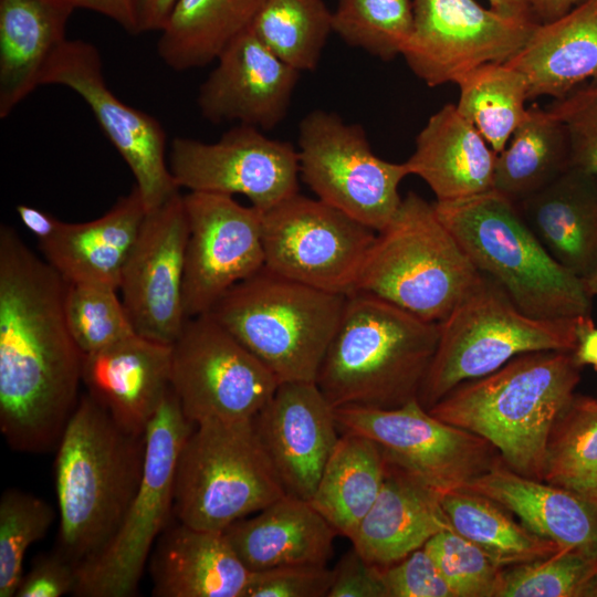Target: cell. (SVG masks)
Listing matches in <instances>:
<instances>
[{"instance_id": "obj_1", "label": "cell", "mask_w": 597, "mask_h": 597, "mask_svg": "<svg viewBox=\"0 0 597 597\" xmlns=\"http://www.w3.org/2000/svg\"><path fill=\"white\" fill-rule=\"evenodd\" d=\"M69 283L0 227V430L11 449H56L80 397L84 354L69 328Z\"/></svg>"}, {"instance_id": "obj_2", "label": "cell", "mask_w": 597, "mask_h": 597, "mask_svg": "<svg viewBox=\"0 0 597 597\" xmlns=\"http://www.w3.org/2000/svg\"><path fill=\"white\" fill-rule=\"evenodd\" d=\"M580 368L569 352L522 354L458 385L428 411L488 440L511 470L543 481L547 440L575 396Z\"/></svg>"}, {"instance_id": "obj_3", "label": "cell", "mask_w": 597, "mask_h": 597, "mask_svg": "<svg viewBox=\"0 0 597 597\" xmlns=\"http://www.w3.org/2000/svg\"><path fill=\"white\" fill-rule=\"evenodd\" d=\"M146 433L121 429L87 394L80 397L56 447V551L77 567L117 532L144 472Z\"/></svg>"}, {"instance_id": "obj_4", "label": "cell", "mask_w": 597, "mask_h": 597, "mask_svg": "<svg viewBox=\"0 0 597 597\" xmlns=\"http://www.w3.org/2000/svg\"><path fill=\"white\" fill-rule=\"evenodd\" d=\"M439 336V323L354 291L347 295L316 384L334 408L400 407L418 398Z\"/></svg>"}, {"instance_id": "obj_5", "label": "cell", "mask_w": 597, "mask_h": 597, "mask_svg": "<svg viewBox=\"0 0 597 597\" xmlns=\"http://www.w3.org/2000/svg\"><path fill=\"white\" fill-rule=\"evenodd\" d=\"M434 207L474 266L524 314L545 320L591 315L584 280L549 254L506 197L493 189Z\"/></svg>"}, {"instance_id": "obj_6", "label": "cell", "mask_w": 597, "mask_h": 597, "mask_svg": "<svg viewBox=\"0 0 597 597\" xmlns=\"http://www.w3.org/2000/svg\"><path fill=\"white\" fill-rule=\"evenodd\" d=\"M482 273L439 218L434 202L409 191L367 252L355 291L441 323Z\"/></svg>"}, {"instance_id": "obj_7", "label": "cell", "mask_w": 597, "mask_h": 597, "mask_svg": "<svg viewBox=\"0 0 597 597\" xmlns=\"http://www.w3.org/2000/svg\"><path fill=\"white\" fill-rule=\"evenodd\" d=\"M346 298L263 268L232 286L208 314L279 383H316Z\"/></svg>"}, {"instance_id": "obj_8", "label": "cell", "mask_w": 597, "mask_h": 597, "mask_svg": "<svg viewBox=\"0 0 597 597\" xmlns=\"http://www.w3.org/2000/svg\"><path fill=\"white\" fill-rule=\"evenodd\" d=\"M285 494L253 419L201 422L185 441L174 483L179 522L224 531Z\"/></svg>"}, {"instance_id": "obj_9", "label": "cell", "mask_w": 597, "mask_h": 597, "mask_svg": "<svg viewBox=\"0 0 597 597\" xmlns=\"http://www.w3.org/2000/svg\"><path fill=\"white\" fill-rule=\"evenodd\" d=\"M577 318H535L482 274L478 285L440 326L438 346L418 400L429 409L458 385L489 375L533 352L573 353Z\"/></svg>"}, {"instance_id": "obj_10", "label": "cell", "mask_w": 597, "mask_h": 597, "mask_svg": "<svg viewBox=\"0 0 597 597\" xmlns=\"http://www.w3.org/2000/svg\"><path fill=\"white\" fill-rule=\"evenodd\" d=\"M193 428L170 389L146 430V459L139 488L108 544L77 567L73 595H136L146 562L174 514L176 465Z\"/></svg>"}, {"instance_id": "obj_11", "label": "cell", "mask_w": 597, "mask_h": 597, "mask_svg": "<svg viewBox=\"0 0 597 597\" xmlns=\"http://www.w3.org/2000/svg\"><path fill=\"white\" fill-rule=\"evenodd\" d=\"M297 155L300 177L317 199L376 232L396 213L409 169L378 157L360 125L313 109L298 124Z\"/></svg>"}, {"instance_id": "obj_12", "label": "cell", "mask_w": 597, "mask_h": 597, "mask_svg": "<svg viewBox=\"0 0 597 597\" xmlns=\"http://www.w3.org/2000/svg\"><path fill=\"white\" fill-rule=\"evenodd\" d=\"M334 413L341 432L375 441L389 463L441 496L504 463L492 443L436 418L418 398L391 409L343 406Z\"/></svg>"}, {"instance_id": "obj_13", "label": "cell", "mask_w": 597, "mask_h": 597, "mask_svg": "<svg viewBox=\"0 0 597 597\" xmlns=\"http://www.w3.org/2000/svg\"><path fill=\"white\" fill-rule=\"evenodd\" d=\"M279 384L210 314L187 318L171 344V389L195 426L210 420H251Z\"/></svg>"}, {"instance_id": "obj_14", "label": "cell", "mask_w": 597, "mask_h": 597, "mask_svg": "<svg viewBox=\"0 0 597 597\" xmlns=\"http://www.w3.org/2000/svg\"><path fill=\"white\" fill-rule=\"evenodd\" d=\"M376 231L298 192L262 212L264 268L323 291L348 295Z\"/></svg>"}, {"instance_id": "obj_15", "label": "cell", "mask_w": 597, "mask_h": 597, "mask_svg": "<svg viewBox=\"0 0 597 597\" xmlns=\"http://www.w3.org/2000/svg\"><path fill=\"white\" fill-rule=\"evenodd\" d=\"M41 85H60L87 104L102 132L129 167L146 210L179 192L169 169L167 135L151 115L132 107L107 86L97 48L69 40L49 61Z\"/></svg>"}, {"instance_id": "obj_16", "label": "cell", "mask_w": 597, "mask_h": 597, "mask_svg": "<svg viewBox=\"0 0 597 597\" xmlns=\"http://www.w3.org/2000/svg\"><path fill=\"white\" fill-rule=\"evenodd\" d=\"M178 188L241 195L264 212L298 192V155L291 143L238 124L219 140L175 137L168 151Z\"/></svg>"}, {"instance_id": "obj_17", "label": "cell", "mask_w": 597, "mask_h": 597, "mask_svg": "<svg viewBox=\"0 0 597 597\" xmlns=\"http://www.w3.org/2000/svg\"><path fill=\"white\" fill-rule=\"evenodd\" d=\"M412 30L401 55L428 86L454 83L486 63H504L538 23L485 9L475 0H412Z\"/></svg>"}, {"instance_id": "obj_18", "label": "cell", "mask_w": 597, "mask_h": 597, "mask_svg": "<svg viewBox=\"0 0 597 597\" xmlns=\"http://www.w3.org/2000/svg\"><path fill=\"white\" fill-rule=\"evenodd\" d=\"M184 276L187 318L208 314L237 283L264 268L262 211L233 196L189 191Z\"/></svg>"}, {"instance_id": "obj_19", "label": "cell", "mask_w": 597, "mask_h": 597, "mask_svg": "<svg viewBox=\"0 0 597 597\" xmlns=\"http://www.w3.org/2000/svg\"><path fill=\"white\" fill-rule=\"evenodd\" d=\"M188 222L184 195L147 211L124 264L118 292L135 332L172 344L187 317L184 276Z\"/></svg>"}, {"instance_id": "obj_20", "label": "cell", "mask_w": 597, "mask_h": 597, "mask_svg": "<svg viewBox=\"0 0 597 597\" xmlns=\"http://www.w3.org/2000/svg\"><path fill=\"white\" fill-rule=\"evenodd\" d=\"M253 423L285 492L311 501L341 437L334 407L317 384L280 383Z\"/></svg>"}, {"instance_id": "obj_21", "label": "cell", "mask_w": 597, "mask_h": 597, "mask_svg": "<svg viewBox=\"0 0 597 597\" xmlns=\"http://www.w3.org/2000/svg\"><path fill=\"white\" fill-rule=\"evenodd\" d=\"M216 61L197 97L208 122L269 130L285 118L301 72L275 56L251 29L235 36Z\"/></svg>"}, {"instance_id": "obj_22", "label": "cell", "mask_w": 597, "mask_h": 597, "mask_svg": "<svg viewBox=\"0 0 597 597\" xmlns=\"http://www.w3.org/2000/svg\"><path fill=\"white\" fill-rule=\"evenodd\" d=\"M82 385L121 429L145 434L171 389V344L136 333L84 355Z\"/></svg>"}, {"instance_id": "obj_23", "label": "cell", "mask_w": 597, "mask_h": 597, "mask_svg": "<svg viewBox=\"0 0 597 597\" xmlns=\"http://www.w3.org/2000/svg\"><path fill=\"white\" fill-rule=\"evenodd\" d=\"M149 569L156 597H245L251 578L224 531L181 522L161 533Z\"/></svg>"}, {"instance_id": "obj_24", "label": "cell", "mask_w": 597, "mask_h": 597, "mask_svg": "<svg viewBox=\"0 0 597 597\" xmlns=\"http://www.w3.org/2000/svg\"><path fill=\"white\" fill-rule=\"evenodd\" d=\"M449 528L441 495L387 461L379 494L350 542L364 559L384 568Z\"/></svg>"}, {"instance_id": "obj_25", "label": "cell", "mask_w": 597, "mask_h": 597, "mask_svg": "<svg viewBox=\"0 0 597 597\" xmlns=\"http://www.w3.org/2000/svg\"><path fill=\"white\" fill-rule=\"evenodd\" d=\"M147 213L134 186L103 216L86 222L62 221L38 242L44 260L70 284H98L118 290L124 264Z\"/></svg>"}, {"instance_id": "obj_26", "label": "cell", "mask_w": 597, "mask_h": 597, "mask_svg": "<svg viewBox=\"0 0 597 597\" xmlns=\"http://www.w3.org/2000/svg\"><path fill=\"white\" fill-rule=\"evenodd\" d=\"M514 514L562 548L597 559V504L566 489L516 473L504 463L467 488Z\"/></svg>"}, {"instance_id": "obj_27", "label": "cell", "mask_w": 597, "mask_h": 597, "mask_svg": "<svg viewBox=\"0 0 597 597\" xmlns=\"http://www.w3.org/2000/svg\"><path fill=\"white\" fill-rule=\"evenodd\" d=\"M496 153L453 104L432 114L416 137L406 163L437 201H451L493 190Z\"/></svg>"}, {"instance_id": "obj_28", "label": "cell", "mask_w": 597, "mask_h": 597, "mask_svg": "<svg viewBox=\"0 0 597 597\" xmlns=\"http://www.w3.org/2000/svg\"><path fill=\"white\" fill-rule=\"evenodd\" d=\"M516 206L561 265L582 280L597 270V175L568 168Z\"/></svg>"}, {"instance_id": "obj_29", "label": "cell", "mask_w": 597, "mask_h": 597, "mask_svg": "<svg viewBox=\"0 0 597 597\" xmlns=\"http://www.w3.org/2000/svg\"><path fill=\"white\" fill-rule=\"evenodd\" d=\"M224 533L251 572L292 564L326 565L338 535L310 501L287 493Z\"/></svg>"}, {"instance_id": "obj_30", "label": "cell", "mask_w": 597, "mask_h": 597, "mask_svg": "<svg viewBox=\"0 0 597 597\" xmlns=\"http://www.w3.org/2000/svg\"><path fill=\"white\" fill-rule=\"evenodd\" d=\"M73 10L67 0H0V118L41 86Z\"/></svg>"}, {"instance_id": "obj_31", "label": "cell", "mask_w": 597, "mask_h": 597, "mask_svg": "<svg viewBox=\"0 0 597 597\" xmlns=\"http://www.w3.org/2000/svg\"><path fill=\"white\" fill-rule=\"evenodd\" d=\"M504 63L524 74L528 100L561 98L597 78V0H585L563 17L538 23L525 45Z\"/></svg>"}, {"instance_id": "obj_32", "label": "cell", "mask_w": 597, "mask_h": 597, "mask_svg": "<svg viewBox=\"0 0 597 597\" xmlns=\"http://www.w3.org/2000/svg\"><path fill=\"white\" fill-rule=\"evenodd\" d=\"M266 0H178L160 31L157 52L171 70L203 67L250 29Z\"/></svg>"}, {"instance_id": "obj_33", "label": "cell", "mask_w": 597, "mask_h": 597, "mask_svg": "<svg viewBox=\"0 0 597 597\" xmlns=\"http://www.w3.org/2000/svg\"><path fill=\"white\" fill-rule=\"evenodd\" d=\"M386 468L375 441L342 432L310 502L338 535L350 540L379 494Z\"/></svg>"}, {"instance_id": "obj_34", "label": "cell", "mask_w": 597, "mask_h": 597, "mask_svg": "<svg viewBox=\"0 0 597 597\" xmlns=\"http://www.w3.org/2000/svg\"><path fill=\"white\" fill-rule=\"evenodd\" d=\"M569 168V145L562 123L533 105L496 154L493 189L515 205L542 190Z\"/></svg>"}, {"instance_id": "obj_35", "label": "cell", "mask_w": 597, "mask_h": 597, "mask_svg": "<svg viewBox=\"0 0 597 597\" xmlns=\"http://www.w3.org/2000/svg\"><path fill=\"white\" fill-rule=\"evenodd\" d=\"M441 505L451 527L503 568L542 559L562 549L514 520L493 500L473 491L461 489L443 494Z\"/></svg>"}, {"instance_id": "obj_36", "label": "cell", "mask_w": 597, "mask_h": 597, "mask_svg": "<svg viewBox=\"0 0 597 597\" xmlns=\"http://www.w3.org/2000/svg\"><path fill=\"white\" fill-rule=\"evenodd\" d=\"M457 85L459 113L499 154L526 115V77L505 63H486L467 73Z\"/></svg>"}, {"instance_id": "obj_37", "label": "cell", "mask_w": 597, "mask_h": 597, "mask_svg": "<svg viewBox=\"0 0 597 597\" xmlns=\"http://www.w3.org/2000/svg\"><path fill=\"white\" fill-rule=\"evenodd\" d=\"M543 481L597 504V398L576 395L554 422Z\"/></svg>"}, {"instance_id": "obj_38", "label": "cell", "mask_w": 597, "mask_h": 597, "mask_svg": "<svg viewBox=\"0 0 597 597\" xmlns=\"http://www.w3.org/2000/svg\"><path fill=\"white\" fill-rule=\"evenodd\" d=\"M250 29L287 65L314 71L333 32V12L323 0H266Z\"/></svg>"}, {"instance_id": "obj_39", "label": "cell", "mask_w": 597, "mask_h": 597, "mask_svg": "<svg viewBox=\"0 0 597 597\" xmlns=\"http://www.w3.org/2000/svg\"><path fill=\"white\" fill-rule=\"evenodd\" d=\"M413 22L412 0H337L333 32L383 60L401 55Z\"/></svg>"}, {"instance_id": "obj_40", "label": "cell", "mask_w": 597, "mask_h": 597, "mask_svg": "<svg viewBox=\"0 0 597 597\" xmlns=\"http://www.w3.org/2000/svg\"><path fill=\"white\" fill-rule=\"evenodd\" d=\"M54 509L31 493L7 489L0 500V597H15L28 548L55 520Z\"/></svg>"}, {"instance_id": "obj_41", "label": "cell", "mask_w": 597, "mask_h": 597, "mask_svg": "<svg viewBox=\"0 0 597 597\" xmlns=\"http://www.w3.org/2000/svg\"><path fill=\"white\" fill-rule=\"evenodd\" d=\"M597 559L562 548L533 562L504 567L494 597H585Z\"/></svg>"}, {"instance_id": "obj_42", "label": "cell", "mask_w": 597, "mask_h": 597, "mask_svg": "<svg viewBox=\"0 0 597 597\" xmlns=\"http://www.w3.org/2000/svg\"><path fill=\"white\" fill-rule=\"evenodd\" d=\"M65 313L71 334L84 355L136 334L117 289L70 284Z\"/></svg>"}, {"instance_id": "obj_43", "label": "cell", "mask_w": 597, "mask_h": 597, "mask_svg": "<svg viewBox=\"0 0 597 597\" xmlns=\"http://www.w3.org/2000/svg\"><path fill=\"white\" fill-rule=\"evenodd\" d=\"M423 548L453 597H494L503 567L476 544L449 528L433 535Z\"/></svg>"}, {"instance_id": "obj_44", "label": "cell", "mask_w": 597, "mask_h": 597, "mask_svg": "<svg viewBox=\"0 0 597 597\" xmlns=\"http://www.w3.org/2000/svg\"><path fill=\"white\" fill-rule=\"evenodd\" d=\"M546 108L565 128L569 168L597 175V78L555 98Z\"/></svg>"}, {"instance_id": "obj_45", "label": "cell", "mask_w": 597, "mask_h": 597, "mask_svg": "<svg viewBox=\"0 0 597 597\" xmlns=\"http://www.w3.org/2000/svg\"><path fill=\"white\" fill-rule=\"evenodd\" d=\"M332 583L326 565H284L251 572L245 597H327Z\"/></svg>"}, {"instance_id": "obj_46", "label": "cell", "mask_w": 597, "mask_h": 597, "mask_svg": "<svg viewBox=\"0 0 597 597\" xmlns=\"http://www.w3.org/2000/svg\"><path fill=\"white\" fill-rule=\"evenodd\" d=\"M386 597H453L432 558L423 547L380 568Z\"/></svg>"}, {"instance_id": "obj_47", "label": "cell", "mask_w": 597, "mask_h": 597, "mask_svg": "<svg viewBox=\"0 0 597 597\" xmlns=\"http://www.w3.org/2000/svg\"><path fill=\"white\" fill-rule=\"evenodd\" d=\"M76 584L77 566L55 549L34 559L15 597H61L73 594Z\"/></svg>"}, {"instance_id": "obj_48", "label": "cell", "mask_w": 597, "mask_h": 597, "mask_svg": "<svg viewBox=\"0 0 597 597\" xmlns=\"http://www.w3.org/2000/svg\"><path fill=\"white\" fill-rule=\"evenodd\" d=\"M327 597H386L380 568L369 564L353 547L333 569Z\"/></svg>"}, {"instance_id": "obj_49", "label": "cell", "mask_w": 597, "mask_h": 597, "mask_svg": "<svg viewBox=\"0 0 597 597\" xmlns=\"http://www.w3.org/2000/svg\"><path fill=\"white\" fill-rule=\"evenodd\" d=\"M74 9H86L115 21L125 31L136 34L134 0H67Z\"/></svg>"}, {"instance_id": "obj_50", "label": "cell", "mask_w": 597, "mask_h": 597, "mask_svg": "<svg viewBox=\"0 0 597 597\" xmlns=\"http://www.w3.org/2000/svg\"><path fill=\"white\" fill-rule=\"evenodd\" d=\"M178 0H134L136 34L160 32Z\"/></svg>"}, {"instance_id": "obj_51", "label": "cell", "mask_w": 597, "mask_h": 597, "mask_svg": "<svg viewBox=\"0 0 597 597\" xmlns=\"http://www.w3.org/2000/svg\"><path fill=\"white\" fill-rule=\"evenodd\" d=\"M576 346L573 357L579 367L591 366L597 371V326L591 315L579 316L576 323Z\"/></svg>"}, {"instance_id": "obj_52", "label": "cell", "mask_w": 597, "mask_h": 597, "mask_svg": "<svg viewBox=\"0 0 597 597\" xmlns=\"http://www.w3.org/2000/svg\"><path fill=\"white\" fill-rule=\"evenodd\" d=\"M15 211L22 224L32 232L38 242L52 237L62 222L46 211L23 203L18 205Z\"/></svg>"}, {"instance_id": "obj_53", "label": "cell", "mask_w": 597, "mask_h": 597, "mask_svg": "<svg viewBox=\"0 0 597 597\" xmlns=\"http://www.w3.org/2000/svg\"><path fill=\"white\" fill-rule=\"evenodd\" d=\"M494 12L521 22L540 23L534 14L531 0H488Z\"/></svg>"}, {"instance_id": "obj_54", "label": "cell", "mask_w": 597, "mask_h": 597, "mask_svg": "<svg viewBox=\"0 0 597 597\" xmlns=\"http://www.w3.org/2000/svg\"><path fill=\"white\" fill-rule=\"evenodd\" d=\"M585 0H531L534 14L540 23L552 22Z\"/></svg>"}, {"instance_id": "obj_55", "label": "cell", "mask_w": 597, "mask_h": 597, "mask_svg": "<svg viewBox=\"0 0 597 597\" xmlns=\"http://www.w3.org/2000/svg\"><path fill=\"white\" fill-rule=\"evenodd\" d=\"M588 294L594 297L597 296V270L587 279L584 280Z\"/></svg>"}, {"instance_id": "obj_56", "label": "cell", "mask_w": 597, "mask_h": 597, "mask_svg": "<svg viewBox=\"0 0 597 597\" xmlns=\"http://www.w3.org/2000/svg\"><path fill=\"white\" fill-rule=\"evenodd\" d=\"M585 597H597V576L591 580L586 589Z\"/></svg>"}]
</instances>
